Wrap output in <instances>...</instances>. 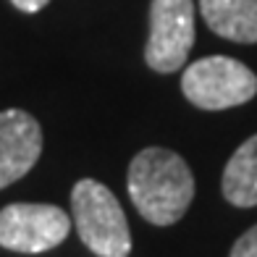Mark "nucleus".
Returning <instances> with one entry per match:
<instances>
[{"label": "nucleus", "mask_w": 257, "mask_h": 257, "mask_svg": "<svg viewBox=\"0 0 257 257\" xmlns=\"http://www.w3.org/2000/svg\"><path fill=\"white\" fill-rule=\"evenodd\" d=\"M126 186L139 215L155 226H173L194 200V176L186 160L163 147L134 155Z\"/></svg>", "instance_id": "obj_1"}, {"label": "nucleus", "mask_w": 257, "mask_h": 257, "mask_svg": "<svg viewBox=\"0 0 257 257\" xmlns=\"http://www.w3.org/2000/svg\"><path fill=\"white\" fill-rule=\"evenodd\" d=\"M74 223L81 241L97 257H128L132 231H128L121 202L105 184L95 179L76 181L71 192Z\"/></svg>", "instance_id": "obj_2"}, {"label": "nucleus", "mask_w": 257, "mask_h": 257, "mask_svg": "<svg viewBox=\"0 0 257 257\" xmlns=\"http://www.w3.org/2000/svg\"><path fill=\"white\" fill-rule=\"evenodd\" d=\"M181 92L202 110H226L249 102L257 95V76L233 58L210 55L186 66Z\"/></svg>", "instance_id": "obj_3"}, {"label": "nucleus", "mask_w": 257, "mask_h": 257, "mask_svg": "<svg viewBox=\"0 0 257 257\" xmlns=\"http://www.w3.org/2000/svg\"><path fill=\"white\" fill-rule=\"evenodd\" d=\"M194 45L192 0H153L145 61L158 74H173L186 63Z\"/></svg>", "instance_id": "obj_4"}, {"label": "nucleus", "mask_w": 257, "mask_h": 257, "mask_svg": "<svg viewBox=\"0 0 257 257\" xmlns=\"http://www.w3.org/2000/svg\"><path fill=\"white\" fill-rule=\"evenodd\" d=\"M71 231V218L58 205L16 202L0 210V247L11 252H48Z\"/></svg>", "instance_id": "obj_5"}, {"label": "nucleus", "mask_w": 257, "mask_h": 257, "mask_svg": "<svg viewBox=\"0 0 257 257\" xmlns=\"http://www.w3.org/2000/svg\"><path fill=\"white\" fill-rule=\"evenodd\" d=\"M42 153V128L32 113L8 108L0 113V189L34 168Z\"/></svg>", "instance_id": "obj_6"}, {"label": "nucleus", "mask_w": 257, "mask_h": 257, "mask_svg": "<svg viewBox=\"0 0 257 257\" xmlns=\"http://www.w3.org/2000/svg\"><path fill=\"white\" fill-rule=\"evenodd\" d=\"M200 11L218 37L241 45L257 42V0H200Z\"/></svg>", "instance_id": "obj_7"}, {"label": "nucleus", "mask_w": 257, "mask_h": 257, "mask_svg": "<svg viewBox=\"0 0 257 257\" xmlns=\"http://www.w3.org/2000/svg\"><path fill=\"white\" fill-rule=\"evenodd\" d=\"M220 192L233 207L257 205V134L249 137L226 163Z\"/></svg>", "instance_id": "obj_8"}, {"label": "nucleus", "mask_w": 257, "mask_h": 257, "mask_svg": "<svg viewBox=\"0 0 257 257\" xmlns=\"http://www.w3.org/2000/svg\"><path fill=\"white\" fill-rule=\"evenodd\" d=\"M231 257H257V226L244 231L231 247Z\"/></svg>", "instance_id": "obj_9"}, {"label": "nucleus", "mask_w": 257, "mask_h": 257, "mask_svg": "<svg viewBox=\"0 0 257 257\" xmlns=\"http://www.w3.org/2000/svg\"><path fill=\"white\" fill-rule=\"evenodd\" d=\"M11 3H14L19 11H24V14H37V11H42L50 0H11Z\"/></svg>", "instance_id": "obj_10"}]
</instances>
